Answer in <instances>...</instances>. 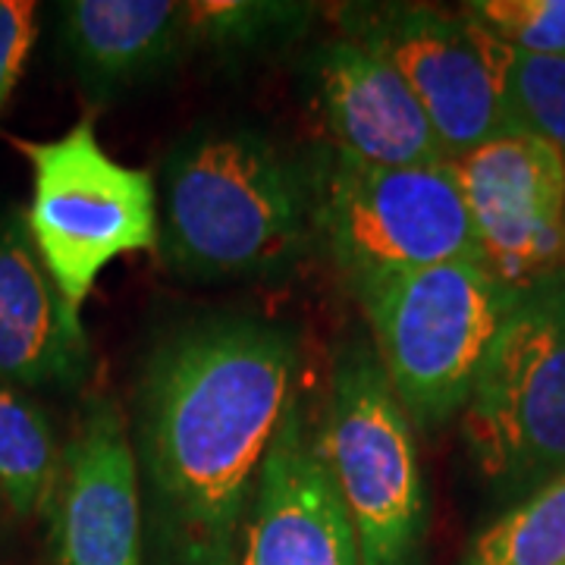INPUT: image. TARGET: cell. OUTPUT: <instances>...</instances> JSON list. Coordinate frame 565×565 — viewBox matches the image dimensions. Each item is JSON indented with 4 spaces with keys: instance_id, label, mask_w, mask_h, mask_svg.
Segmentation results:
<instances>
[{
    "instance_id": "6da1fadb",
    "label": "cell",
    "mask_w": 565,
    "mask_h": 565,
    "mask_svg": "<svg viewBox=\"0 0 565 565\" xmlns=\"http://www.w3.org/2000/svg\"><path fill=\"white\" fill-rule=\"evenodd\" d=\"M299 364L296 330L255 311L192 315L151 343L129 422L148 563H236Z\"/></svg>"
},
{
    "instance_id": "7a4b0ae2",
    "label": "cell",
    "mask_w": 565,
    "mask_h": 565,
    "mask_svg": "<svg viewBox=\"0 0 565 565\" xmlns=\"http://www.w3.org/2000/svg\"><path fill=\"white\" fill-rule=\"evenodd\" d=\"M311 239L308 170L255 129L177 141L158 185V252L182 280L289 274Z\"/></svg>"
},
{
    "instance_id": "3957f363",
    "label": "cell",
    "mask_w": 565,
    "mask_h": 565,
    "mask_svg": "<svg viewBox=\"0 0 565 565\" xmlns=\"http://www.w3.org/2000/svg\"><path fill=\"white\" fill-rule=\"evenodd\" d=\"M308 170L311 239L352 296L446 262H481L452 161L374 167L327 148Z\"/></svg>"
},
{
    "instance_id": "277c9868",
    "label": "cell",
    "mask_w": 565,
    "mask_h": 565,
    "mask_svg": "<svg viewBox=\"0 0 565 565\" xmlns=\"http://www.w3.org/2000/svg\"><path fill=\"white\" fill-rule=\"evenodd\" d=\"M462 437L503 503L565 471V267L515 292L462 408Z\"/></svg>"
},
{
    "instance_id": "5b68a950",
    "label": "cell",
    "mask_w": 565,
    "mask_h": 565,
    "mask_svg": "<svg viewBox=\"0 0 565 565\" xmlns=\"http://www.w3.org/2000/svg\"><path fill=\"white\" fill-rule=\"evenodd\" d=\"M515 292L487 264L446 262L355 296L412 427L434 430L462 415Z\"/></svg>"
},
{
    "instance_id": "8992f818",
    "label": "cell",
    "mask_w": 565,
    "mask_h": 565,
    "mask_svg": "<svg viewBox=\"0 0 565 565\" xmlns=\"http://www.w3.org/2000/svg\"><path fill=\"white\" fill-rule=\"evenodd\" d=\"M321 449L362 565H424L430 515L415 427L371 343H345L330 367Z\"/></svg>"
},
{
    "instance_id": "52a82bcc",
    "label": "cell",
    "mask_w": 565,
    "mask_h": 565,
    "mask_svg": "<svg viewBox=\"0 0 565 565\" xmlns=\"http://www.w3.org/2000/svg\"><path fill=\"white\" fill-rule=\"evenodd\" d=\"M17 148L32 167V202L22 211L32 245L66 308L82 318L107 264L158 252V182L114 161L92 117L51 141L17 139Z\"/></svg>"
},
{
    "instance_id": "ba28073f",
    "label": "cell",
    "mask_w": 565,
    "mask_h": 565,
    "mask_svg": "<svg viewBox=\"0 0 565 565\" xmlns=\"http://www.w3.org/2000/svg\"><path fill=\"white\" fill-rule=\"evenodd\" d=\"M337 22L343 39L399 73L449 161L512 132L484 29L465 13L427 3H343Z\"/></svg>"
},
{
    "instance_id": "9c48e42d",
    "label": "cell",
    "mask_w": 565,
    "mask_h": 565,
    "mask_svg": "<svg viewBox=\"0 0 565 565\" xmlns=\"http://www.w3.org/2000/svg\"><path fill=\"white\" fill-rule=\"evenodd\" d=\"M484 264L525 289L565 267V161L527 132H503L452 161Z\"/></svg>"
},
{
    "instance_id": "30bf717a",
    "label": "cell",
    "mask_w": 565,
    "mask_h": 565,
    "mask_svg": "<svg viewBox=\"0 0 565 565\" xmlns=\"http://www.w3.org/2000/svg\"><path fill=\"white\" fill-rule=\"evenodd\" d=\"M44 519L54 565H145L139 468L117 396L82 403Z\"/></svg>"
},
{
    "instance_id": "8fae6325",
    "label": "cell",
    "mask_w": 565,
    "mask_h": 565,
    "mask_svg": "<svg viewBox=\"0 0 565 565\" xmlns=\"http://www.w3.org/2000/svg\"><path fill=\"white\" fill-rule=\"evenodd\" d=\"M233 565H362L321 449V412L302 396L282 415Z\"/></svg>"
},
{
    "instance_id": "7c38bea8",
    "label": "cell",
    "mask_w": 565,
    "mask_h": 565,
    "mask_svg": "<svg viewBox=\"0 0 565 565\" xmlns=\"http://www.w3.org/2000/svg\"><path fill=\"white\" fill-rule=\"evenodd\" d=\"M305 76L333 151L374 167L449 161L399 73L362 44L343 35L323 41L308 54Z\"/></svg>"
},
{
    "instance_id": "4fadbf2b",
    "label": "cell",
    "mask_w": 565,
    "mask_h": 565,
    "mask_svg": "<svg viewBox=\"0 0 565 565\" xmlns=\"http://www.w3.org/2000/svg\"><path fill=\"white\" fill-rule=\"evenodd\" d=\"M92 340L32 245L20 207L0 211V381L35 390H82Z\"/></svg>"
},
{
    "instance_id": "5bb4252c",
    "label": "cell",
    "mask_w": 565,
    "mask_h": 565,
    "mask_svg": "<svg viewBox=\"0 0 565 565\" xmlns=\"http://www.w3.org/2000/svg\"><path fill=\"white\" fill-rule=\"evenodd\" d=\"M61 47L92 98H114L163 76L189 51L173 0H66Z\"/></svg>"
},
{
    "instance_id": "9a60e30c",
    "label": "cell",
    "mask_w": 565,
    "mask_h": 565,
    "mask_svg": "<svg viewBox=\"0 0 565 565\" xmlns=\"http://www.w3.org/2000/svg\"><path fill=\"white\" fill-rule=\"evenodd\" d=\"M54 424L32 393L0 381V500L17 515H44L61 475Z\"/></svg>"
},
{
    "instance_id": "2e32d148",
    "label": "cell",
    "mask_w": 565,
    "mask_h": 565,
    "mask_svg": "<svg viewBox=\"0 0 565 565\" xmlns=\"http://www.w3.org/2000/svg\"><path fill=\"white\" fill-rule=\"evenodd\" d=\"M185 39L223 57L267 54L296 41L315 17L311 3L286 0H192L180 3Z\"/></svg>"
},
{
    "instance_id": "e0dca14e",
    "label": "cell",
    "mask_w": 565,
    "mask_h": 565,
    "mask_svg": "<svg viewBox=\"0 0 565 565\" xmlns=\"http://www.w3.org/2000/svg\"><path fill=\"white\" fill-rule=\"evenodd\" d=\"M462 565H565V471L490 522Z\"/></svg>"
},
{
    "instance_id": "ac0fdd59",
    "label": "cell",
    "mask_w": 565,
    "mask_h": 565,
    "mask_svg": "<svg viewBox=\"0 0 565 565\" xmlns=\"http://www.w3.org/2000/svg\"><path fill=\"white\" fill-rule=\"evenodd\" d=\"M487 54L509 126L553 145L565 161V57L525 54L493 35H487Z\"/></svg>"
},
{
    "instance_id": "d6986e66",
    "label": "cell",
    "mask_w": 565,
    "mask_h": 565,
    "mask_svg": "<svg viewBox=\"0 0 565 565\" xmlns=\"http://www.w3.org/2000/svg\"><path fill=\"white\" fill-rule=\"evenodd\" d=\"M462 13L515 51L565 57V0H475Z\"/></svg>"
},
{
    "instance_id": "ffe728a7",
    "label": "cell",
    "mask_w": 565,
    "mask_h": 565,
    "mask_svg": "<svg viewBox=\"0 0 565 565\" xmlns=\"http://www.w3.org/2000/svg\"><path fill=\"white\" fill-rule=\"evenodd\" d=\"M35 13L39 7L32 0H0V110L10 102L32 51Z\"/></svg>"
}]
</instances>
